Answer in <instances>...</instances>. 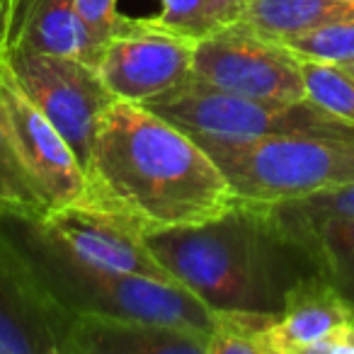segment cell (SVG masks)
Returning <instances> with one entry per match:
<instances>
[{"label":"cell","mask_w":354,"mask_h":354,"mask_svg":"<svg viewBox=\"0 0 354 354\" xmlns=\"http://www.w3.org/2000/svg\"><path fill=\"white\" fill-rule=\"evenodd\" d=\"M3 12H6V0H0V54H3Z\"/></svg>","instance_id":"484cf974"},{"label":"cell","mask_w":354,"mask_h":354,"mask_svg":"<svg viewBox=\"0 0 354 354\" xmlns=\"http://www.w3.org/2000/svg\"><path fill=\"white\" fill-rule=\"evenodd\" d=\"M349 3H354V0H349Z\"/></svg>","instance_id":"83f0119b"},{"label":"cell","mask_w":354,"mask_h":354,"mask_svg":"<svg viewBox=\"0 0 354 354\" xmlns=\"http://www.w3.org/2000/svg\"><path fill=\"white\" fill-rule=\"evenodd\" d=\"M270 223L289 250L304 255L315 272L328 277L354 304V221L349 218L272 221L270 218Z\"/></svg>","instance_id":"9a60e30c"},{"label":"cell","mask_w":354,"mask_h":354,"mask_svg":"<svg viewBox=\"0 0 354 354\" xmlns=\"http://www.w3.org/2000/svg\"><path fill=\"white\" fill-rule=\"evenodd\" d=\"M306 100L354 129V73L342 66L301 61Z\"/></svg>","instance_id":"ffe728a7"},{"label":"cell","mask_w":354,"mask_h":354,"mask_svg":"<svg viewBox=\"0 0 354 354\" xmlns=\"http://www.w3.org/2000/svg\"><path fill=\"white\" fill-rule=\"evenodd\" d=\"M344 17H354L349 0H250L241 20L270 39H284Z\"/></svg>","instance_id":"2e32d148"},{"label":"cell","mask_w":354,"mask_h":354,"mask_svg":"<svg viewBox=\"0 0 354 354\" xmlns=\"http://www.w3.org/2000/svg\"><path fill=\"white\" fill-rule=\"evenodd\" d=\"M279 310H214L207 354H270V325Z\"/></svg>","instance_id":"ac0fdd59"},{"label":"cell","mask_w":354,"mask_h":354,"mask_svg":"<svg viewBox=\"0 0 354 354\" xmlns=\"http://www.w3.org/2000/svg\"><path fill=\"white\" fill-rule=\"evenodd\" d=\"M199 143H248L289 133L354 138V129L335 119L310 100L270 102L218 90L187 78L175 90L146 104Z\"/></svg>","instance_id":"5b68a950"},{"label":"cell","mask_w":354,"mask_h":354,"mask_svg":"<svg viewBox=\"0 0 354 354\" xmlns=\"http://www.w3.org/2000/svg\"><path fill=\"white\" fill-rule=\"evenodd\" d=\"M308 354H354V323L330 333L318 344H313Z\"/></svg>","instance_id":"cb8c5ba5"},{"label":"cell","mask_w":354,"mask_h":354,"mask_svg":"<svg viewBox=\"0 0 354 354\" xmlns=\"http://www.w3.org/2000/svg\"><path fill=\"white\" fill-rule=\"evenodd\" d=\"M8 49L75 56L93 64L75 0H6L3 54Z\"/></svg>","instance_id":"5bb4252c"},{"label":"cell","mask_w":354,"mask_h":354,"mask_svg":"<svg viewBox=\"0 0 354 354\" xmlns=\"http://www.w3.org/2000/svg\"><path fill=\"white\" fill-rule=\"evenodd\" d=\"M146 241L167 274L212 310L281 308L274 250L284 243L262 207L241 202L214 221L151 231Z\"/></svg>","instance_id":"7a4b0ae2"},{"label":"cell","mask_w":354,"mask_h":354,"mask_svg":"<svg viewBox=\"0 0 354 354\" xmlns=\"http://www.w3.org/2000/svg\"><path fill=\"white\" fill-rule=\"evenodd\" d=\"M39 226L64 248H68L78 260L93 267L119 274L172 279L148 248L146 231L117 212L80 199L54 207L41 218Z\"/></svg>","instance_id":"8fae6325"},{"label":"cell","mask_w":354,"mask_h":354,"mask_svg":"<svg viewBox=\"0 0 354 354\" xmlns=\"http://www.w3.org/2000/svg\"><path fill=\"white\" fill-rule=\"evenodd\" d=\"M342 68H347L349 73H354V64H347V66H342Z\"/></svg>","instance_id":"4316f807"},{"label":"cell","mask_w":354,"mask_h":354,"mask_svg":"<svg viewBox=\"0 0 354 354\" xmlns=\"http://www.w3.org/2000/svg\"><path fill=\"white\" fill-rule=\"evenodd\" d=\"M51 212L49 199L27 172L25 162L17 156L8 127L0 117V214L41 221Z\"/></svg>","instance_id":"e0dca14e"},{"label":"cell","mask_w":354,"mask_h":354,"mask_svg":"<svg viewBox=\"0 0 354 354\" xmlns=\"http://www.w3.org/2000/svg\"><path fill=\"white\" fill-rule=\"evenodd\" d=\"M12 241L51 296L71 313H112L212 333L214 310L172 279L119 274L78 260L39 221L0 214Z\"/></svg>","instance_id":"3957f363"},{"label":"cell","mask_w":354,"mask_h":354,"mask_svg":"<svg viewBox=\"0 0 354 354\" xmlns=\"http://www.w3.org/2000/svg\"><path fill=\"white\" fill-rule=\"evenodd\" d=\"M279 41L299 61H315V64L347 66L354 64V17L335 20L313 30L289 35Z\"/></svg>","instance_id":"d6986e66"},{"label":"cell","mask_w":354,"mask_h":354,"mask_svg":"<svg viewBox=\"0 0 354 354\" xmlns=\"http://www.w3.org/2000/svg\"><path fill=\"white\" fill-rule=\"evenodd\" d=\"M156 20L165 30L189 37L194 41L223 27L212 0H160V15H156Z\"/></svg>","instance_id":"603a6c76"},{"label":"cell","mask_w":354,"mask_h":354,"mask_svg":"<svg viewBox=\"0 0 354 354\" xmlns=\"http://www.w3.org/2000/svg\"><path fill=\"white\" fill-rule=\"evenodd\" d=\"M243 204L272 207L354 185V138L289 133L248 143H202Z\"/></svg>","instance_id":"277c9868"},{"label":"cell","mask_w":354,"mask_h":354,"mask_svg":"<svg viewBox=\"0 0 354 354\" xmlns=\"http://www.w3.org/2000/svg\"><path fill=\"white\" fill-rule=\"evenodd\" d=\"M85 180L83 202L122 214L146 233L214 221L241 204L197 138L146 104L124 100L100 117Z\"/></svg>","instance_id":"6da1fadb"},{"label":"cell","mask_w":354,"mask_h":354,"mask_svg":"<svg viewBox=\"0 0 354 354\" xmlns=\"http://www.w3.org/2000/svg\"><path fill=\"white\" fill-rule=\"evenodd\" d=\"M85 39H88L90 61L97 66L104 46L129 25L131 17L119 10V0H75Z\"/></svg>","instance_id":"7402d4cb"},{"label":"cell","mask_w":354,"mask_h":354,"mask_svg":"<svg viewBox=\"0 0 354 354\" xmlns=\"http://www.w3.org/2000/svg\"><path fill=\"white\" fill-rule=\"evenodd\" d=\"M272 221H323V218H349L354 221V185L323 189L294 202L262 207Z\"/></svg>","instance_id":"44dd1931"},{"label":"cell","mask_w":354,"mask_h":354,"mask_svg":"<svg viewBox=\"0 0 354 354\" xmlns=\"http://www.w3.org/2000/svg\"><path fill=\"white\" fill-rule=\"evenodd\" d=\"M197 41L158 25L156 17H131L104 46L97 71L117 100L148 104L192 78Z\"/></svg>","instance_id":"ba28073f"},{"label":"cell","mask_w":354,"mask_h":354,"mask_svg":"<svg viewBox=\"0 0 354 354\" xmlns=\"http://www.w3.org/2000/svg\"><path fill=\"white\" fill-rule=\"evenodd\" d=\"M354 323V304L320 272L299 277L284 289L270 325V354H308L313 344Z\"/></svg>","instance_id":"4fadbf2b"},{"label":"cell","mask_w":354,"mask_h":354,"mask_svg":"<svg viewBox=\"0 0 354 354\" xmlns=\"http://www.w3.org/2000/svg\"><path fill=\"white\" fill-rule=\"evenodd\" d=\"M3 56L27 97L61 131L85 167L102 112L114 102L97 66L75 56L8 49Z\"/></svg>","instance_id":"8992f818"},{"label":"cell","mask_w":354,"mask_h":354,"mask_svg":"<svg viewBox=\"0 0 354 354\" xmlns=\"http://www.w3.org/2000/svg\"><path fill=\"white\" fill-rule=\"evenodd\" d=\"M248 3L250 0H212V6L216 10V17L221 20V25H231V22L241 20Z\"/></svg>","instance_id":"d4e9b609"},{"label":"cell","mask_w":354,"mask_h":354,"mask_svg":"<svg viewBox=\"0 0 354 354\" xmlns=\"http://www.w3.org/2000/svg\"><path fill=\"white\" fill-rule=\"evenodd\" d=\"M209 333L112 313H75L61 354H207Z\"/></svg>","instance_id":"7c38bea8"},{"label":"cell","mask_w":354,"mask_h":354,"mask_svg":"<svg viewBox=\"0 0 354 354\" xmlns=\"http://www.w3.org/2000/svg\"><path fill=\"white\" fill-rule=\"evenodd\" d=\"M71 320L0 221V354H61Z\"/></svg>","instance_id":"30bf717a"},{"label":"cell","mask_w":354,"mask_h":354,"mask_svg":"<svg viewBox=\"0 0 354 354\" xmlns=\"http://www.w3.org/2000/svg\"><path fill=\"white\" fill-rule=\"evenodd\" d=\"M0 117L25 162L27 172L49 199L51 209L85 197V167L75 158L61 131L44 117L39 107L27 97L22 85L12 75L10 66L0 56Z\"/></svg>","instance_id":"9c48e42d"},{"label":"cell","mask_w":354,"mask_h":354,"mask_svg":"<svg viewBox=\"0 0 354 354\" xmlns=\"http://www.w3.org/2000/svg\"><path fill=\"white\" fill-rule=\"evenodd\" d=\"M192 78L241 97L270 102L306 100L301 61L243 20L218 27L197 41Z\"/></svg>","instance_id":"52a82bcc"}]
</instances>
